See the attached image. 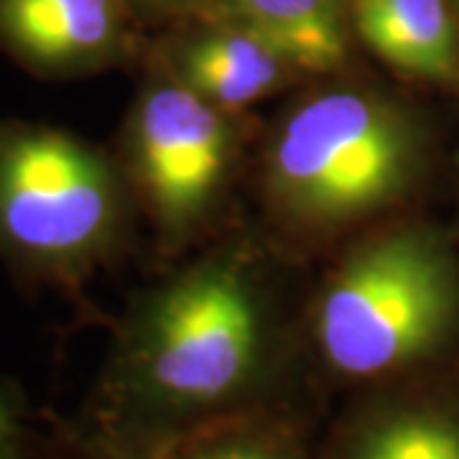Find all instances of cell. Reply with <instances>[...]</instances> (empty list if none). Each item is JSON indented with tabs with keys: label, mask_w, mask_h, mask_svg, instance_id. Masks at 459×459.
Wrapping results in <instances>:
<instances>
[{
	"label": "cell",
	"mask_w": 459,
	"mask_h": 459,
	"mask_svg": "<svg viewBox=\"0 0 459 459\" xmlns=\"http://www.w3.org/2000/svg\"><path fill=\"white\" fill-rule=\"evenodd\" d=\"M273 365L258 279L220 250L159 286L128 314L92 401L102 459H159L197 429L246 413Z\"/></svg>",
	"instance_id": "6da1fadb"
},
{
	"label": "cell",
	"mask_w": 459,
	"mask_h": 459,
	"mask_svg": "<svg viewBox=\"0 0 459 459\" xmlns=\"http://www.w3.org/2000/svg\"><path fill=\"white\" fill-rule=\"evenodd\" d=\"M427 138L401 102L370 87H327L299 100L265 148L273 214L301 232L360 225L409 197Z\"/></svg>",
	"instance_id": "7a4b0ae2"
},
{
	"label": "cell",
	"mask_w": 459,
	"mask_h": 459,
	"mask_svg": "<svg viewBox=\"0 0 459 459\" xmlns=\"http://www.w3.org/2000/svg\"><path fill=\"white\" fill-rule=\"evenodd\" d=\"M457 334L459 258L427 225H395L358 243L314 307V347L344 383L413 373Z\"/></svg>",
	"instance_id": "3957f363"
},
{
	"label": "cell",
	"mask_w": 459,
	"mask_h": 459,
	"mask_svg": "<svg viewBox=\"0 0 459 459\" xmlns=\"http://www.w3.org/2000/svg\"><path fill=\"white\" fill-rule=\"evenodd\" d=\"M135 195L120 159L65 128L0 120V261L18 279L82 286L120 253Z\"/></svg>",
	"instance_id": "277c9868"
},
{
	"label": "cell",
	"mask_w": 459,
	"mask_h": 459,
	"mask_svg": "<svg viewBox=\"0 0 459 459\" xmlns=\"http://www.w3.org/2000/svg\"><path fill=\"white\" fill-rule=\"evenodd\" d=\"M235 153L230 115L161 65L133 100L117 159L161 240L184 243L214 212Z\"/></svg>",
	"instance_id": "5b68a950"
},
{
	"label": "cell",
	"mask_w": 459,
	"mask_h": 459,
	"mask_svg": "<svg viewBox=\"0 0 459 459\" xmlns=\"http://www.w3.org/2000/svg\"><path fill=\"white\" fill-rule=\"evenodd\" d=\"M131 0H0V51L41 80H77L126 65Z\"/></svg>",
	"instance_id": "8992f818"
},
{
	"label": "cell",
	"mask_w": 459,
	"mask_h": 459,
	"mask_svg": "<svg viewBox=\"0 0 459 459\" xmlns=\"http://www.w3.org/2000/svg\"><path fill=\"white\" fill-rule=\"evenodd\" d=\"M166 66L228 115L271 98L299 72L258 33L225 21H207L202 31L179 41Z\"/></svg>",
	"instance_id": "52a82bcc"
},
{
	"label": "cell",
	"mask_w": 459,
	"mask_h": 459,
	"mask_svg": "<svg viewBox=\"0 0 459 459\" xmlns=\"http://www.w3.org/2000/svg\"><path fill=\"white\" fill-rule=\"evenodd\" d=\"M362 44L395 72L459 84V33L449 0H352Z\"/></svg>",
	"instance_id": "ba28073f"
},
{
	"label": "cell",
	"mask_w": 459,
	"mask_h": 459,
	"mask_svg": "<svg viewBox=\"0 0 459 459\" xmlns=\"http://www.w3.org/2000/svg\"><path fill=\"white\" fill-rule=\"evenodd\" d=\"M202 11L258 33L299 72L327 74L347 59L344 0H204Z\"/></svg>",
	"instance_id": "9c48e42d"
},
{
	"label": "cell",
	"mask_w": 459,
	"mask_h": 459,
	"mask_svg": "<svg viewBox=\"0 0 459 459\" xmlns=\"http://www.w3.org/2000/svg\"><path fill=\"white\" fill-rule=\"evenodd\" d=\"M332 459H459V401L437 394L383 401L344 429Z\"/></svg>",
	"instance_id": "30bf717a"
},
{
	"label": "cell",
	"mask_w": 459,
	"mask_h": 459,
	"mask_svg": "<svg viewBox=\"0 0 459 459\" xmlns=\"http://www.w3.org/2000/svg\"><path fill=\"white\" fill-rule=\"evenodd\" d=\"M159 459H307V455L283 424L246 411L181 437Z\"/></svg>",
	"instance_id": "8fae6325"
},
{
	"label": "cell",
	"mask_w": 459,
	"mask_h": 459,
	"mask_svg": "<svg viewBox=\"0 0 459 459\" xmlns=\"http://www.w3.org/2000/svg\"><path fill=\"white\" fill-rule=\"evenodd\" d=\"M0 459H26V406L11 380H0Z\"/></svg>",
	"instance_id": "7c38bea8"
},
{
	"label": "cell",
	"mask_w": 459,
	"mask_h": 459,
	"mask_svg": "<svg viewBox=\"0 0 459 459\" xmlns=\"http://www.w3.org/2000/svg\"><path fill=\"white\" fill-rule=\"evenodd\" d=\"M204 0H131L135 18H164L181 11L202 8Z\"/></svg>",
	"instance_id": "4fadbf2b"
},
{
	"label": "cell",
	"mask_w": 459,
	"mask_h": 459,
	"mask_svg": "<svg viewBox=\"0 0 459 459\" xmlns=\"http://www.w3.org/2000/svg\"><path fill=\"white\" fill-rule=\"evenodd\" d=\"M77 459H102V457H98V455H92V452H84L82 457H77Z\"/></svg>",
	"instance_id": "5bb4252c"
},
{
	"label": "cell",
	"mask_w": 459,
	"mask_h": 459,
	"mask_svg": "<svg viewBox=\"0 0 459 459\" xmlns=\"http://www.w3.org/2000/svg\"><path fill=\"white\" fill-rule=\"evenodd\" d=\"M455 3H457V8H459V0H455Z\"/></svg>",
	"instance_id": "9a60e30c"
}]
</instances>
